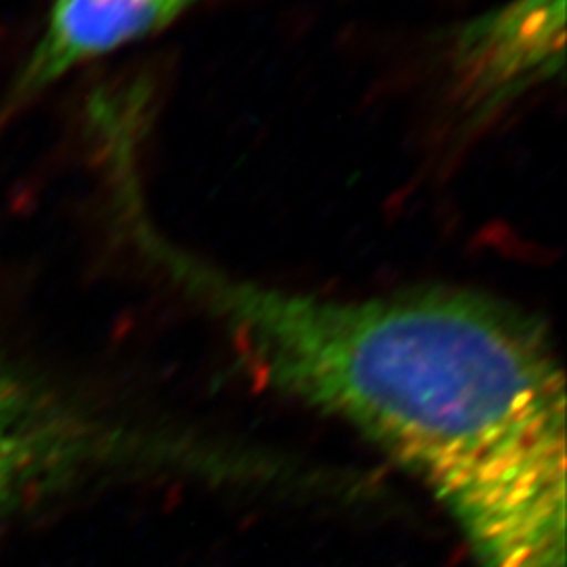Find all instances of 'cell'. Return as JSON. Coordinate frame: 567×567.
<instances>
[{"label": "cell", "instance_id": "cell-2", "mask_svg": "<svg viewBox=\"0 0 567 567\" xmlns=\"http://www.w3.org/2000/svg\"><path fill=\"white\" fill-rule=\"evenodd\" d=\"M179 458L177 440L112 416L0 353V529L105 480Z\"/></svg>", "mask_w": 567, "mask_h": 567}, {"label": "cell", "instance_id": "cell-1", "mask_svg": "<svg viewBox=\"0 0 567 567\" xmlns=\"http://www.w3.org/2000/svg\"><path fill=\"white\" fill-rule=\"evenodd\" d=\"M143 257L221 326L248 368L351 426L446 508L477 567H566V385L547 326L429 286L324 299L234 276L121 203Z\"/></svg>", "mask_w": 567, "mask_h": 567}, {"label": "cell", "instance_id": "cell-4", "mask_svg": "<svg viewBox=\"0 0 567 567\" xmlns=\"http://www.w3.org/2000/svg\"><path fill=\"white\" fill-rule=\"evenodd\" d=\"M200 0H53L41 39L2 103L16 114L86 61L163 32Z\"/></svg>", "mask_w": 567, "mask_h": 567}, {"label": "cell", "instance_id": "cell-3", "mask_svg": "<svg viewBox=\"0 0 567 567\" xmlns=\"http://www.w3.org/2000/svg\"><path fill=\"white\" fill-rule=\"evenodd\" d=\"M566 68V0H511L456 28L450 70L466 116L482 122Z\"/></svg>", "mask_w": 567, "mask_h": 567}]
</instances>
